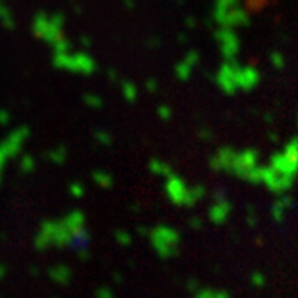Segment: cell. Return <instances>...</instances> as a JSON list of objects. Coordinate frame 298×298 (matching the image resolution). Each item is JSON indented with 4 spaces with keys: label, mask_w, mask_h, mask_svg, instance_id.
Returning a JSON list of instances; mask_svg holds the SVG:
<instances>
[{
    "label": "cell",
    "mask_w": 298,
    "mask_h": 298,
    "mask_svg": "<svg viewBox=\"0 0 298 298\" xmlns=\"http://www.w3.org/2000/svg\"><path fill=\"white\" fill-rule=\"evenodd\" d=\"M73 232H71L62 219L58 220H52V219H45L41 220L40 224V230L37 237L33 240V245L40 252L50 249V247H57V249H63L68 247V242Z\"/></svg>",
    "instance_id": "obj_1"
},
{
    "label": "cell",
    "mask_w": 298,
    "mask_h": 298,
    "mask_svg": "<svg viewBox=\"0 0 298 298\" xmlns=\"http://www.w3.org/2000/svg\"><path fill=\"white\" fill-rule=\"evenodd\" d=\"M147 237L161 259H174L179 255L181 234L176 229L169 225H156L154 229H149Z\"/></svg>",
    "instance_id": "obj_2"
},
{
    "label": "cell",
    "mask_w": 298,
    "mask_h": 298,
    "mask_svg": "<svg viewBox=\"0 0 298 298\" xmlns=\"http://www.w3.org/2000/svg\"><path fill=\"white\" fill-rule=\"evenodd\" d=\"M53 65L55 68L67 70L71 73L91 75L98 70V63L93 57H89L85 52H58L53 55Z\"/></svg>",
    "instance_id": "obj_3"
},
{
    "label": "cell",
    "mask_w": 298,
    "mask_h": 298,
    "mask_svg": "<svg viewBox=\"0 0 298 298\" xmlns=\"http://www.w3.org/2000/svg\"><path fill=\"white\" fill-rule=\"evenodd\" d=\"M32 30H33L35 37H38L40 40H43V41H46V43H50V45H53L57 40L65 37L63 28L53 25V23L50 22V17H48L46 12H38V14L33 17Z\"/></svg>",
    "instance_id": "obj_4"
},
{
    "label": "cell",
    "mask_w": 298,
    "mask_h": 298,
    "mask_svg": "<svg viewBox=\"0 0 298 298\" xmlns=\"http://www.w3.org/2000/svg\"><path fill=\"white\" fill-rule=\"evenodd\" d=\"M293 179L295 176H290L287 172H282L275 169L273 166H267L262 168V182L275 194H283L288 192L293 186Z\"/></svg>",
    "instance_id": "obj_5"
},
{
    "label": "cell",
    "mask_w": 298,
    "mask_h": 298,
    "mask_svg": "<svg viewBox=\"0 0 298 298\" xmlns=\"http://www.w3.org/2000/svg\"><path fill=\"white\" fill-rule=\"evenodd\" d=\"M217 43L220 46V53H222L224 60H232L237 58V53L240 50V38L237 37L234 28L230 27H220L214 33Z\"/></svg>",
    "instance_id": "obj_6"
},
{
    "label": "cell",
    "mask_w": 298,
    "mask_h": 298,
    "mask_svg": "<svg viewBox=\"0 0 298 298\" xmlns=\"http://www.w3.org/2000/svg\"><path fill=\"white\" fill-rule=\"evenodd\" d=\"M238 67H240V63L237 62V58L225 60L222 67L219 68L217 76H216L219 88L222 89L225 94H230V96L238 91L237 83H235V75H237Z\"/></svg>",
    "instance_id": "obj_7"
},
{
    "label": "cell",
    "mask_w": 298,
    "mask_h": 298,
    "mask_svg": "<svg viewBox=\"0 0 298 298\" xmlns=\"http://www.w3.org/2000/svg\"><path fill=\"white\" fill-rule=\"evenodd\" d=\"M259 159H260V153L257 149H243V151L237 153L234 161H232L230 174H234L238 179H242V181H245L247 172L259 164Z\"/></svg>",
    "instance_id": "obj_8"
},
{
    "label": "cell",
    "mask_w": 298,
    "mask_h": 298,
    "mask_svg": "<svg viewBox=\"0 0 298 298\" xmlns=\"http://www.w3.org/2000/svg\"><path fill=\"white\" fill-rule=\"evenodd\" d=\"M30 134H32V131H30L28 126H20V128H15L12 133L5 138L2 142H0V149L4 151V154L10 158H17L22 151V146L25 144V141L30 138Z\"/></svg>",
    "instance_id": "obj_9"
},
{
    "label": "cell",
    "mask_w": 298,
    "mask_h": 298,
    "mask_svg": "<svg viewBox=\"0 0 298 298\" xmlns=\"http://www.w3.org/2000/svg\"><path fill=\"white\" fill-rule=\"evenodd\" d=\"M166 192H168L169 199L172 204L176 206H184L189 192V186L186 184L182 177H179L174 172H171L169 176H166Z\"/></svg>",
    "instance_id": "obj_10"
},
{
    "label": "cell",
    "mask_w": 298,
    "mask_h": 298,
    "mask_svg": "<svg viewBox=\"0 0 298 298\" xmlns=\"http://www.w3.org/2000/svg\"><path fill=\"white\" fill-rule=\"evenodd\" d=\"M220 27H249L250 25V14L249 12L240 7V5H235V7H230L224 12L222 19L219 22Z\"/></svg>",
    "instance_id": "obj_11"
},
{
    "label": "cell",
    "mask_w": 298,
    "mask_h": 298,
    "mask_svg": "<svg viewBox=\"0 0 298 298\" xmlns=\"http://www.w3.org/2000/svg\"><path fill=\"white\" fill-rule=\"evenodd\" d=\"M235 154H237V151L232 146H222L211 158L209 166H211L212 171L227 172V174H230V166H232V161H234V158H235Z\"/></svg>",
    "instance_id": "obj_12"
},
{
    "label": "cell",
    "mask_w": 298,
    "mask_h": 298,
    "mask_svg": "<svg viewBox=\"0 0 298 298\" xmlns=\"http://www.w3.org/2000/svg\"><path fill=\"white\" fill-rule=\"evenodd\" d=\"M235 83L238 89H243V91H250L260 83V73L257 68H254V65H249V67H238L237 75H235Z\"/></svg>",
    "instance_id": "obj_13"
},
{
    "label": "cell",
    "mask_w": 298,
    "mask_h": 298,
    "mask_svg": "<svg viewBox=\"0 0 298 298\" xmlns=\"http://www.w3.org/2000/svg\"><path fill=\"white\" fill-rule=\"evenodd\" d=\"M230 212H232V202L227 197L217 199V201H214V204L209 209V219H211L212 224L222 225L225 220L229 219Z\"/></svg>",
    "instance_id": "obj_14"
},
{
    "label": "cell",
    "mask_w": 298,
    "mask_h": 298,
    "mask_svg": "<svg viewBox=\"0 0 298 298\" xmlns=\"http://www.w3.org/2000/svg\"><path fill=\"white\" fill-rule=\"evenodd\" d=\"M293 209V199L288 194H283L282 197H278L275 202L272 204V217L277 220V222H283L287 219L288 211Z\"/></svg>",
    "instance_id": "obj_15"
},
{
    "label": "cell",
    "mask_w": 298,
    "mask_h": 298,
    "mask_svg": "<svg viewBox=\"0 0 298 298\" xmlns=\"http://www.w3.org/2000/svg\"><path fill=\"white\" fill-rule=\"evenodd\" d=\"M46 273H48V277L58 285H68L71 282V278H73V270L65 264L52 265L48 270H46Z\"/></svg>",
    "instance_id": "obj_16"
},
{
    "label": "cell",
    "mask_w": 298,
    "mask_h": 298,
    "mask_svg": "<svg viewBox=\"0 0 298 298\" xmlns=\"http://www.w3.org/2000/svg\"><path fill=\"white\" fill-rule=\"evenodd\" d=\"M270 166H273V168L282 171V172H287V174H290V176H295V172H296V163L295 161L288 159L283 153L272 154Z\"/></svg>",
    "instance_id": "obj_17"
},
{
    "label": "cell",
    "mask_w": 298,
    "mask_h": 298,
    "mask_svg": "<svg viewBox=\"0 0 298 298\" xmlns=\"http://www.w3.org/2000/svg\"><path fill=\"white\" fill-rule=\"evenodd\" d=\"M62 220H63L65 225H67L71 232H75V230H78L81 227H85L86 216H85V212H83V211H78V209H76V211L68 212Z\"/></svg>",
    "instance_id": "obj_18"
},
{
    "label": "cell",
    "mask_w": 298,
    "mask_h": 298,
    "mask_svg": "<svg viewBox=\"0 0 298 298\" xmlns=\"http://www.w3.org/2000/svg\"><path fill=\"white\" fill-rule=\"evenodd\" d=\"M43 158L48 159L50 163L57 164V166H63L65 163H67V159H68V149L65 147L63 144H60L57 147L50 149V151L43 153Z\"/></svg>",
    "instance_id": "obj_19"
},
{
    "label": "cell",
    "mask_w": 298,
    "mask_h": 298,
    "mask_svg": "<svg viewBox=\"0 0 298 298\" xmlns=\"http://www.w3.org/2000/svg\"><path fill=\"white\" fill-rule=\"evenodd\" d=\"M91 177H93V181L103 189H111L113 186H115V177H113V174H110L108 171L96 169L91 172Z\"/></svg>",
    "instance_id": "obj_20"
},
{
    "label": "cell",
    "mask_w": 298,
    "mask_h": 298,
    "mask_svg": "<svg viewBox=\"0 0 298 298\" xmlns=\"http://www.w3.org/2000/svg\"><path fill=\"white\" fill-rule=\"evenodd\" d=\"M197 298H229L230 291L227 290H217V288H207V287H199L192 293Z\"/></svg>",
    "instance_id": "obj_21"
},
{
    "label": "cell",
    "mask_w": 298,
    "mask_h": 298,
    "mask_svg": "<svg viewBox=\"0 0 298 298\" xmlns=\"http://www.w3.org/2000/svg\"><path fill=\"white\" fill-rule=\"evenodd\" d=\"M149 171L154 172L156 176H169L171 172H172V168H171V164H168L166 161H161L158 158H153L151 161H149Z\"/></svg>",
    "instance_id": "obj_22"
},
{
    "label": "cell",
    "mask_w": 298,
    "mask_h": 298,
    "mask_svg": "<svg viewBox=\"0 0 298 298\" xmlns=\"http://www.w3.org/2000/svg\"><path fill=\"white\" fill-rule=\"evenodd\" d=\"M121 91L123 96L126 98L129 103H134L138 100V86L133 81H121Z\"/></svg>",
    "instance_id": "obj_23"
},
{
    "label": "cell",
    "mask_w": 298,
    "mask_h": 298,
    "mask_svg": "<svg viewBox=\"0 0 298 298\" xmlns=\"http://www.w3.org/2000/svg\"><path fill=\"white\" fill-rule=\"evenodd\" d=\"M0 22H2V25L9 30H14L15 28V17L14 14L10 12L9 7H5V5L0 4Z\"/></svg>",
    "instance_id": "obj_24"
},
{
    "label": "cell",
    "mask_w": 298,
    "mask_h": 298,
    "mask_svg": "<svg viewBox=\"0 0 298 298\" xmlns=\"http://www.w3.org/2000/svg\"><path fill=\"white\" fill-rule=\"evenodd\" d=\"M174 73H176V76L181 81H187L190 76H192V67L190 65H187L186 62H179L176 67H174Z\"/></svg>",
    "instance_id": "obj_25"
},
{
    "label": "cell",
    "mask_w": 298,
    "mask_h": 298,
    "mask_svg": "<svg viewBox=\"0 0 298 298\" xmlns=\"http://www.w3.org/2000/svg\"><path fill=\"white\" fill-rule=\"evenodd\" d=\"M35 168H37V163H35V158L32 154H22L20 158V172L22 174H30V172H33Z\"/></svg>",
    "instance_id": "obj_26"
},
{
    "label": "cell",
    "mask_w": 298,
    "mask_h": 298,
    "mask_svg": "<svg viewBox=\"0 0 298 298\" xmlns=\"http://www.w3.org/2000/svg\"><path fill=\"white\" fill-rule=\"evenodd\" d=\"M93 136H94V139H96L101 146H111L113 144V136L110 131H106L103 128H96L93 131Z\"/></svg>",
    "instance_id": "obj_27"
},
{
    "label": "cell",
    "mask_w": 298,
    "mask_h": 298,
    "mask_svg": "<svg viewBox=\"0 0 298 298\" xmlns=\"http://www.w3.org/2000/svg\"><path fill=\"white\" fill-rule=\"evenodd\" d=\"M83 101H85V103L89 106V108H94V110L103 108V98H101L100 94L86 93V94H83Z\"/></svg>",
    "instance_id": "obj_28"
},
{
    "label": "cell",
    "mask_w": 298,
    "mask_h": 298,
    "mask_svg": "<svg viewBox=\"0 0 298 298\" xmlns=\"http://www.w3.org/2000/svg\"><path fill=\"white\" fill-rule=\"evenodd\" d=\"M52 46H53V52H55V53H58V52H71V50H73V43H71V41L67 37H62L60 40H57Z\"/></svg>",
    "instance_id": "obj_29"
},
{
    "label": "cell",
    "mask_w": 298,
    "mask_h": 298,
    "mask_svg": "<svg viewBox=\"0 0 298 298\" xmlns=\"http://www.w3.org/2000/svg\"><path fill=\"white\" fill-rule=\"evenodd\" d=\"M245 181L250 182V184H259V182H262V168H260L259 164L247 172Z\"/></svg>",
    "instance_id": "obj_30"
},
{
    "label": "cell",
    "mask_w": 298,
    "mask_h": 298,
    "mask_svg": "<svg viewBox=\"0 0 298 298\" xmlns=\"http://www.w3.org/2000/svg\"><path fill=\"white\" fill-rule=\"evenodd\" d=\"M115 238L119 245H123V247H128V245H131V242H133V237H131V234L126 230H116Z\"/></svg>",
    "instance_id": "obj_31"
},
{
    "label": "cell",
    "mask_w": 298,
    "mask_h": 298,
    "mask_svg": "<svg viewBox=\"0 0 298 298\" xmlns=\"http://www.w3.org/2000/svg\"><path fill=\"white\" fill-rule=\"evenodd\" d=\"M189 189H190V195H192L195 202L202 201L206 197V194H207V189H206L204 184H195V186L189 187Z\"/></svg>",
    "instance_id": "obj_32"
},
{
    "label": "cell",
    "mask_w": 298,
    "mask_h": 298,
    "mask_svg": "<svg viewBox=\"0 0 298 298\" xmlns=\"http://www.w3.org/2000/svg\"><path fill=\"white\" fill-rule=\"evenodd\" d=\"M270 62H272V65L277 70H282L285 67V57H283V53L278 52V50H273L270 53Z\"/></svg>",
    "instance_id": "obj_33"
},
{
    "label": "cell",
    "mask_w": 298,
    "mask_h": 298,
    "mask_svg": "<svg viewBox=\"0 0 298 298\" xmlns=\"http://www.w3.org/2000/svg\"><path fill=\"white\" fill-rule=\"evenodd\" d=\"M283 154H285V156H287L288 159L295 161V163H296V154H298V149H296V138H291V139H290L288 144L285 146Z\"/></svg>",
    "instance_id": "obj_34"
},
{
    "label": "cell",
    "mask_w": 298,
    "mask_h": 298,
    "mask_svg": "<svg viewBox=\"0 0 298 298\" xmlns=\"http://www.w3.org/2000/svg\"><path fill=\"white\" fill-rule=\"evenodd\" d=\"M68 190H70V194L73 195V197H76V199L83 197V195H85V192H86L85 186H83L81 182H76V181L70 184V186H68Z\"/></svg>",
    "instance_id": "obj_35"
},
{
    "label": "cell",
    "mask_w": 298,
    "mask_h": 298,
    "mask_svg": "<svg viewBox=\"0 0 298 298\" xmlns=\"http://www.w3.org/2000/svg\"><path fill=\"white\" fill-rule=\"evenodd\" d=\"M199 60H201V55L197 50H189L186 53V57H184V62H186L187 65H190V67H197L199 65Z\"/></svg>",
    "instance_id": "obj_36"
},
{
    "label": "cell",
    "mask_w": 298,
    "mask_h": 298,
    "mask_svg": "<svg viewBox=\"0 0 298 298\" xmlns=\"http://www.w3.org/2000/svg\"><path fill=\"white\" fill-rule=\"evenodd\" d=\"M250 283H252L254 287L262 288V287L265 285V277H264V273H262V272H254L252 275H250Z\"/></svg>",
    "instance_id": "obj_37"
},
{
    "label": "cell",
    "mask_w": 298,
    "mask_h": 298,
    "mask_svg": "<svg viewBox=\"0 0 298 298\" xmlns=\"http://www.w3.org/2000/svg\"><path fill=\"white\" fill-rule=\"evenodd\" d=\"M48 17H50V22L53 23V25L63 28V25H65V14L63 12H53V14H48Z\"/></svg>",
    "instance_id": "obj_38"
},
{
    "label": "cell",
    "mask_w": 298,
    "mask_h": 298,
    "mask_svg": "<svg viewBox=\"0 0 298 298\" xmlns=\"http://www.w3.org/2000/svg\"><path fill=\"white\" fill-rule=\"evenodd\" d=\"M158 115L163 121H169V119L172 118V110L169 108L168 105H161L158 108Z\"/></svg>",
    "instance_id": "obj_39"
},
{
    "label": "cell",
    "mask_w": 298,
    "mask_h": 298,
    "mask_svg": "<svg viewBox=\"0 0 298 298\" xmlns=\"http://www.w3.org/2000/svg\"><path fill=\"white\" fill-rule=\"evenodd\" d=\"M189 227L192 229V230H201L202 227H204V222H202V219L199 216H192V217H189Z\"/></svg>",
    "instance_id": "obj_40"
},
{
    "label": "cell",
    "mask_w": 298,
    "mask_h": 298,
    "mask_svg": "<svg viewBox=\"0 0 298 298\" xmlns=\"http://www.w3.org/2000/svg\"><path fill=\"white\" fill-rule=\"evenodd\" d=\"M238 4H240V0H217V2H216V7L227 10V9H230V7H235V5H238Z\"/></svg>",
    "instance_id": "obj_41"
},
{
    "label": "cell",
    "mask_w": 298,
    "mask_h": 298,
    "mask_svg": "<svg viewBox=\"0 0 298 298\" xmlns=\"http://www.w3.org/2000/svg\"><path fill=\"white\" fill-rule=\"evenodd\" d=\"M197 136H199V138H201L202 141H212V139H214V133L211 131V128H207V126H202V128L199 129Z\"/></svg>",
    "instance_id": "obj_42"
},
{
    "label": "cell",
    "mask_w": 298,
    "mask_h": 298,
    "mask_svg": "<svg viewBox=\"0 0 298 298\" xmlns=\"http://www.w3.org/2000/svg\"><path fill=\"white\" fill-rule=\"evenodd\" d=\"M94 295L100 296V298H113V296H115V291H113L111 288L100 287V288L94 290Z\"/></svg>",
    "instance_id": "obj_43"
},
{
    "label": "cell",
    "mask_w": 298,
    "mask_h": 298,
    "mask_svg": "<svg viewBox=\"0 0 298 298\" xmlns=\"http://www.w3.org/2000/svg\"><path fill=\"white\" fill-rule=\"evenodd\" d=\"M10 119H12V116L7 110H0V126H9Z\"/></svg>",
    "instance_id": "obj_44"
},
{
    "label": "cell",
    "mask_w": 298,
    "mask_h": 298,
    "mask_svg": "<svg viewBox=\"0 0 298 298\" xmlns=\"http://www.w3.org/2000/svg\"><path fill=\"white\" fill-rule=\"evenodd\" d=\"M144 86L149 93H156L158 91V81L154 80V78H147L146 83H144Z\"/></svg>",
    "instance_id": "obj_45"
},
{
    "label": "cell",
    "mask_w": 298,
    "mask_h": 298,
    "mask_svg": "<svg viewBox=\"0 0 298 298\" xmlns=\"http://www.w3.org/2000/svg\"><path fill=\"white\" fill-rule=\"evenodd\" d=\"M199 287H201V285H199V282L195 278H189L186 282V288H187V291H190V293H194V291L197 290Z\"/></svg>",
    "instance_id": "obj_46"
},
{
    "label": "cell",
    "mask_w": 298,
    "mask_h": 298,
    "mask_svg": "<svg viewBox=\"0 0 298 298\" xmlns=\"http://www.w3.org/2000/svg\"><path fill=\"white\" fill-rule=\"evenodd\" d=\"M225 197H227V194H225V189L224 187H216V189H214V201L225 199Z\"/></svg>",
    "instance_id": "obj_47"
},
{
    "label": "cell",
    "mask_w": 298,
    "mask_h": 298,
    "mask_svg": "<svg viewBox=\"0 0 298 298\" xmlns=\"http://www.w3.org/2000/svg\"><path fill=\"white\" fill-rule=\"evenodd\" d=\"M147 46L149 48H158V46H161V40L158 37H153L147 40Z\"/></svg>",
    "instance_id": "obj_48"
},
{
    "label": "cell",
    "mask_w": 298,
    "mask_h": 298,
    "mask_svg": "<svg viewBox=\"0 0 298 298\" xmlns=\"http://www.w3.org/2000/svg\"><path fill=\"white\" fill-rule=\"evenodd\" d=\"M80 41H81V45L83 46H91V40H89V37H86V35H81V38H80Z\"/></svg>",
    "instance_id": "obj_49"
},
{
    "label": "cell",
    "mask_w": 298,
    "mask_h": 298,
    "mask_svg": "<svg viewBox=\"0 0 298 298\" xmlns=\"http://www.w3.org/2000/svg\"><path fill=\"white\" fill-rule=\"evenodd\" d=\"M7 270H9L7 265H5V264H0V280H4L5 277H7Z\"/></svg>",
    "instance_id": "obj_50"
},
{
    "label": "cell",
    "mask_w": 298,
    "mask_h": 298,
    "mask_svg": "<svg viewBox=\"0 0 298 298\" xmlns=\"http://www.w3.org/2000/svg\"><path fill=\"white\" fill-rule=\"evenodd\" d=\"M123 4H124V7H126L128 10H133L136 7V2L134 0H123Z\"/></svg>",
    "instance_id": "obj_51"
},
{
    "label": "cell",
    "mask_w": 298,
    "mask_h": 298,
    "mask_svg": "<svg viewBox=\"0 0 298 298\" xmlns=\"http://www.w3.org/2000/svg\"><path fill=\"white\" fill-rule=\"evenodd\" d=\"M186 25H187L189 28H194L195 25H197V22H195L194 17H187V19H186Z\"/></svg>",
    "instance_id": "obj_52"
},
{
    "label": "cell",
    "mask_w": 298,
    "mask_h": 298,
    "mask_svg": "<svg viewBox=\"0 0 298 298\" xmlns=\"http://www.w3.org/2000/svg\"><path fill=\"white\" fill-rule=\"evenodd\" d=\"M108 78L111 81H119L118 80V73H116V70H108Z\"/></svg>",
    "instance_id": "obj_53"
},
{
    "label": "cell",
    "mask_w": 298,
    "mask_h": 298,
    "mask_svg": "<svg viewBox=\"0 0 298 298\" xmlns=\"http://www.w3.org/2000/svg\"><path fill=\"white\" fill-rule=\"evenodd\" d=\"M177 40L181 41V43H187V35H186V33H179Z\"/></svg>",
    "instance_id": "obj_54"
},
{
    "label": "cell",
    "mask_w": 298,
    "mask_h": 298,
    "mask_svg": "<svg viewBox=\"0 0 298 298\" xmlns=\"http://www.w3.org/2000/svg\"><path fill=\"white\" fill-rule=\"evenodd\" d=\"M113 278H115V282H116V283H121V282H123V278H121V275H119L118 272L113 273Z\"/></svg>",
    "instance_id": "obj_55"
},
{
    "label": "cell",
    "mask_w": 298,
    "mask_h": 298,
    "mask_svg": "<svg viewBox=\"0 0 298 298\" xmlns=\"http://www.w3.org/2000/svg\"><path fill=\"white\" fill-rule=\"evenodd\" d=\"M265 123H268V124L273 123V115H272V113H267V115H265Z\"/></svg>",
    "instance_id": "obj_56"
},
{
    "label": "cell",
    "mask_w": 298,
    "mask_h": 298,
    "mask_svg": "<svg viewBox=\"0 0 298 298\" xmlns=\"http://www.w3.org/2000/svg\"><path fill=\"white\" fill-rule=\"evenodd\" d=\"M138 232L141 235H147L149 234V229L147 227H138Z\"/></svg>",
    "instance_id": "obj_57"
},
{
    "label": "cell",
    "mask_w": 298,
    "mask_h": 298,
    "mask_svg": "<svg viewBox=\"0 0 298 298\" xmlns=\"http://www.w3.org/2000/svg\"><path fill=\"white\" fill-rule=\"evenodd\" d=\"M30 275H38V267H30Z\"/></svg>",
    "instance_id": "obj_58"
},
{
    "label": "cell",
    "mask_w": 298,
    "mask_h": 298,
    "mask_svg": "<svg viewBox=\"0 0 298 298\" xmlns=\"http://www.w3.org/2000/svg\"><path fill=\"white\" fill-rule=\"evenodd\" d=\"M268 138H270V141L275 142L278 139V136H277V133H270V134H268Z\"/></svg>",
    "instance_id": "obj_59"
},
{
    "label": "cell",
    "mask_w": 298,
    "mask_h": 298,
    "mask_svg": "<svg viewBox=\"0 0 298 298\" xmlns=\"http://www.w3.org/2000/svg\"><path fill=\"white\" fill-rule=\"evenodd\" d=\"M0 182H2V171H0Z\"/></svg>",
    "instance_id": "obj_60"
}]
</instances>
